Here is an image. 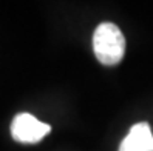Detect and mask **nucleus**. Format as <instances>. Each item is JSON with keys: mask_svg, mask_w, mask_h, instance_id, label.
Instances as JSON below:
<instances>
[{"mask_svg": "<svg viewBox=\"0 0 153 151\" xmlns=\"http://www.w3.org/2000/svg\"><path fill=\"white\" fill-rule=\"evenodd\" d=\"M51 131V127L28 113H20L11 123V136L20 144H36Z\"/></svg>", "mask_w": 153, "mask_h": 151, "instance_id": "obj_2", "label": "nucleus"}, {"mask_svg": "<svg viewBox=\"0 0 153 151\" xmlns=\"http://www.w3.org/2000/svg\"><path fill=\"white\" fill-rule=\"evenodd\" d=\"M93 51L102 65H118L125 52V39L119 26L111 22L99 25L93 34Z\"/></svg>", "mask_w": 153, "mask_h": 151, "instance_id": "obj_1", "label": "nucleus"}, {"mask_svg": "<svg viewBox=\"0 0 153 151\" xmlns=\"http://www.w3.org/2000/svg\"><path fill=\"white\" fill-rule=\"evenodd\" d=\"M119 151H153V133L149 123L139 122L133 125L121 142Z\"/></svg>", "mask_w": 153, "mask_h": 151, "instance_id": "obj_3", "label": "nucleus"}]
</instances>
